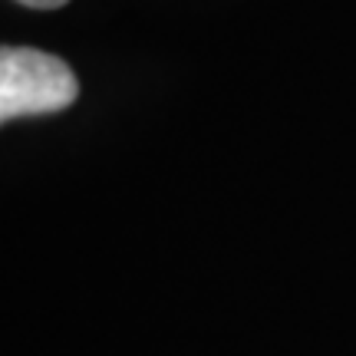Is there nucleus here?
Masks as SVG:
<instances>
[{"mask_svg": "<svg viewBox=\"0 0 356 356\" xmlns=\"http://www.w3.org/2000/svg\"><path fill=\"white\" fill-rule=\"evenodd\" d=\"M79 79L53 53L0 47V126L17 115H47L73 106Z\"/></svg>", "mask_w": 356, "mask_h": 356, "instance_id": "1", "label": "nucleus"}, {"mask_svg": "<svg viewBox=\"0 0 356 356\" xmlns=\"http://www.w3.org/2000/svg\"><path fill=\"white\" fill-rule=\"evenodd\" d=\"M17 3H26L33 10H56V7H63L66 0H17Z\"/></svg>", "mask_w": 356, "mask_h": 356, "instance_id": "2", "label": "nucleus"}]
</instances>
